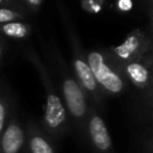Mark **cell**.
Returning <instances> with one entry per match:
<instances>
[{"label": "cell", "mask_w": 153, "mask_h": 153, "mask_svg": "<svg viewBox=\"0 0 153 153\" xmlns=\"http://www.w3.org/2000/svg\"><path fill=\"white\" fill-rule=\"evenodd\" d=\"M69 117L67 115V110L61 98L53 92L51 90H47L45 97V106H44V116L43 124L45 131L54 140L62 139L69 128Z\"/></svg>", "instance_id": "cell-1"}, {"label": "cell", "mask_w": 153, "mask_h": 153, "mask_svg": "<svg viewBox=\"0 0 153 153\" xmlns=\"http://www.w3.org/2000/svg\"><path fill=\"white\" fill-rule=\"evenodd\" d=\"M62 92L67 106L66 110L68 111V115L72 118L78 133L85 137L88 110H87V103L84 91L75 80L66 79L63 81Z\"/></svg>", "instance_id": "cell-2"}, {"label": "cell", "mask_w": 153, "mask_h": 153, "mask_svg": "<svg viewBox=\"0 0 153 153\" xmlns=\"http://www.w3.org/2000/svg\"><path fill=\"white\" fill-rule=\"evenodd\" d=\"M85 137L92 153H116L108 127L94 110L88 111Z\"/></svg>", "instance_id": "cell-3"}, {"label": "cell", "mask_w": 153, "mask_h": 153, "mask_svg": "<svg viewBox=\"0 0 153 153\" xmlns=\"http://www.w3.org/2000/svg\"><path fill=\"white\" fill-rule=\"evenodd\" d=\"M87 65L97 84H99L104 90L114 94L121 93L123 91V80L118 76V74L110 69V67L104 62L103 56L99 53H90L87 57Z\"/></svg>", "instance_id": "cell-4"}, {"label": "cell", "mask_w": 153, "mask_h": 153, "mask_svg": "<svg viewBox=\"0 0 153 153\" xmlns=\"http://www.w3.org/2000/svg\"><path fill=\"white\" fill-rule=\"evenodd\" d=\"M26 146L25 129L19 121H10L0 136V153H23Z\"/></svg>", "instance_id": "cell-5"}, {"label": "cell", "mask_w": 153, "mask_h": 153, "mask_svg": "<svg viewBox=\"0 0 153 153\" xmlns=\"http://www.w3.org/2000/svg\"><path fill=\"white\" fill-rule=\"evenodd\" d=\"M26 135V148L29 153H56L51 141L48 136L32 122L27 123Z\"/></svg>", "instance_id": "cell-6"}, {"label": "cell", "mask_w": 153, "mask_h": 153, "mask_svg": "<svg viewBox=\"0 0 153 153\" xmlns=\"http://www.w3.org/2000/svg\"><path fill=\"white\" fill-rule=\"evenodd\" d=\"M74 68H75V73L78 74V78H79L82 87L86 91L94 93L97 91V81H96L88 65L85 61L78 59L74 61Z\"/></svg>", "instance_id": "cell-7"}, {"label": "cell", "mask_w": 153, "mask_h": 153, "mask_svg": "<svg viewBox=\"0 0 153 153\" xmlns=\"http://www.w3.org/2000/svg\"><path fill=\"white\" fill-rule=\"evenodd\" d=\"M127 73L130 80L137 87H145L148 82V72L147 69L140 63H130L127 67Z\"/></svg>", "instance_id": "cell-8"}, {"label": "cell", "mask_w": 153, "mask_h": 153, "mask_svg": "<svg viewBox=\"0 0 153 153\" xmlns=\"http://www.w3.org/2000/svg\"><path fill=\"white\" fill-rule=\"evenodd\" d=\"M137 47H139V39L135 36H130L124 41V43L115 48V53L122 59H129L136 51Z\"/></svg>", "instance_id": "cell-9"}, {"label": "cell", "mask_w": 153, "mask_h": 153, "mask_svg": "<svg viewBox=\"0 0 153 153\" xmlns=\"http://www.w3.org/2000/svg\"><path fill=\"white\" fill-rule=\"evenodd\" d=\"M2 31L10 36V37H16V38H23L27 35V27L22 24V23H6L2 25Z\"/></svg>", "instance_id": "cell-10"}, {"label": "cell", "mask_w": 153, "mask_h": 153, "mask_svg": "<svg viewBox=\"0 0 153 153\" xmlns=\"http://www.w3.org/2000/svg\"><path fill=\"white\" fill-rule=\"evenodd\" d=\"M7 124V104L5 100L0 99V136Z\"/></svg>", "instance_id": "cell-11"}, {"label": "cell", "mask_w": 153, "mask_h": 153, "mask_svg": "<svg viewBox=\"0 0 153 153\" xmlns=\"http://www.w3.org/2000/svg\"><path fill=\"white\" fill-rule=\"evenodd\" d=\"M18 14L11 10L7 8H0V23H11L13 19H16Z\"/></svg>", "instance_id": "cell-12"}, {"label": "cell", "mask_w": 153, "mask_h": 153, "mask_svg": "<svg viewBox=\"0 0 153 153\" xmlns=\"http://www.w3.org/2000/svg\"><path fill=\"white\" fill-rule=\"evenodd\" d=\"M118 7L122 11H128L131 8V1L130 0H120L118 1Z\"/></svg>", "instance_id": "cell-13"}, {"label": "cell", "mask_w": 153, "mask_h": 153, "mask_svg": "<svg viewBox=\"0 0 153 153\" xmlns=\"http://www.w3.org/2000/svg\"><path fill=\"white\" fill-rule=\"evenodd\" d=\"M27 2L31 4V5H33V6H38L42 2V0H27Z\"/></svg>", "instance_id": "cell-14"}, {"label": "cell", "mask_w": 153, "mask_h": 153, "mask_svg": "<svg viewBox=\"0 0 153 153\" xmlns=\"http://www.w3.org/2000/svg\"><path fill=\"white\" fill-rule=\"evenodd\" d=\"M0 57H1V45H0Z\"/></svg>", "instance_id": "cell-15"}, {"label": "cell", "mask_w": 153, "mask_h": 153, "mask_svg": "<svg viewBox=\"0 0 153 153\" xmlns=\"http://www.w3.org/2000/svg\"><path fill=\"white\" fill-rule=\"evenodd\" d=\"M1 1H2V0H0V2H1Z\"/></svg>", "instance_id": "cell-16"}]
</instances>
